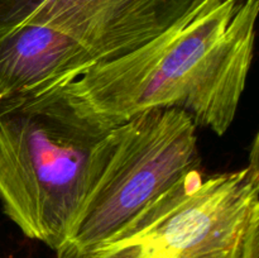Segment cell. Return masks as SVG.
Masks as SVG:
<instances>
[{
  "label": "cell",
  "mask_w": 259,
  "mask_h": 258,
  "mask_svg": "<svg viewBox=\"0 0 259 258\" xmlns=\"http://www.w3.org/2000/svg\"><path fill=\"white\" fill-rule=\"evenodd\" d=\"M258 9V0H200L156 38L95 63L68 88L113 124L148 109H179L197 128L224 136L247 85Z\"/></svg>",
  "instance_id": "1"
},
{
  "label": "cell",
  "mask_w": 259,
  "mask_h": 258,
  "mask_svg": "<svg viewBox=\"0 0 259 258\" xmlns=\"http://www.w3.org/2000/svg\"><path fill=\"white\" fill-rule=\"evenodd\" d=\"M45 86L0 100V200L23 234L56 250L81 201L99 142L115 124L68 88Z\"/></svg>",
  "instance_id": "2"
},
{
  "label": "cell",
  "mask_w": 259,
  "mask_h": 258,
  "mask_svg": "<svg viewBox=\"0 0 259 258\" xmlns=\"http://www.w3.org/2000/svg\"><path fill=\"white\" fill-rule=\"evenodd\" d=\"M194 119L153 108L115 124L94 149L81 201L57 258H89L201 166Z\"/></svg>",
  "instance_id": "3"
},
{
  "label": "cell",
  "mask_w": 259,
  "mask_h": 258,
  "mask_svg": "<svg viewBox=\"0 0 259 258\" xmlns=\"http://www.w3.org/2000/svg\"><path fill=\"white\" fill-rule=\"evenodd\" d=\"M257 207L255 136L247 166L207 176L189 172L89 258H240Z\"/></svg>",
  "instance_id": "4"
},
{
  "label": "cell",
  "mask_w": 259,
  "mask_h": 258,
  "mask_svg": "<svg viewBox=\"0 0 259 258\" xmlns=\"http://www.w3.org/2000/svg\"><path fill=\"white\" fill-rule=\"evenodd\" d=\"M199 2L43 0L27 23L46 25L70 35L98 62H105L156 38Z\"/></svg>",
  "instance_id": "5"
},
{
  "label": "cell",
  "mask_w": 259,
  "mask_h": 258,
  "mask_svg": "<svg viewBox=\"0 0 259 258\" xmlns=\"http://www.w3.org/2000/svg\"><path fill=\"white\" fill-rule=\"evenodd\" d=\"M98 61L70 35L40 24L0 35V100L80 77Z\"/></svg>",
  "instance_id": "6"
},
{
  "label": "cell",
  "mask_w": 259,
  "mask_h": 258,
  "mask_svg": "<svg viewBox=\"0 0 259 258\" xmlns=\"http://www.w3.org/2000/svg\"><path fill=\"white\" fill-rule=\"evenodd\" d=\"M240 258H259V207L250 217Z\"/></svg>",
  "instance_id": "7"
}]
</instances>
